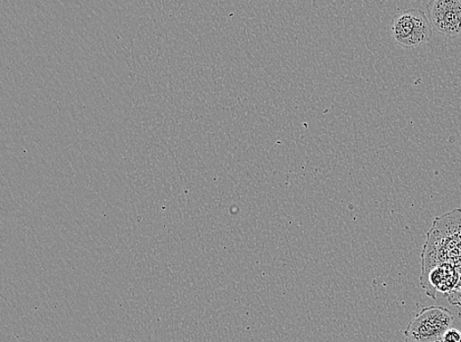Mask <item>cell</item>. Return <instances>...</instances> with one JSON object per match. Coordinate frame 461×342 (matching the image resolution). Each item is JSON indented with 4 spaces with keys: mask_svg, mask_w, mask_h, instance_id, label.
I'll return each instance as SVG.
<instances>
[{
    "mask_svg": "<svg viewBox=\"0 0 461 342\" xmlns=\"http://www.w3.org/2000/svg\"><path fill=\"white\" fill-rule=\"evenodd\" d=\"M458 315H459V318L461 319V308H458Z\"/></svg>",
    "mask_w": 461,
    "mask_h": 342,
    "instance_id": "52a82bcc",
    "label": "cell"
},
{
    "mask_svg": "<svg viewBox=\"0 0 461 342\" xmlns=\"http://www.w3.org/2000/svg\"><path fill=\"white\" fill-rule=\"evenodd\" d=\"M454 320L453 313L445 307H425L409 322L405 337L409 342H436L451 328Z\"/></svg>",
    "mask_w": 461,
    "mask_h": 342,
    "instance_id": "3957f363",
    "label": "cell"
},
{
    "mask_svg": "<svg viewBox=\"0 0 461 342\" xmlns=\"http://www.w3.org/2000/svg\"><path fill=\"white\" fill-rule=\"evenodd\" d=\"M391 34L399 46L412 49L431 41L433 28L424 12L408 9L393 17Z\"/></svg>",
    "mask_w": 461,
    "mask_h": 342,
    "instance_id": "7a4b0ae2",
    "label": "cell"
},
{
    "mask_svg": "<svg viewBox=\"0 0 461 342\" xmlns=\"http://www.w3.org/2000/svg\"><path fill=\"white\" fill-rule=\"evenodd\" d=\"M421 272L449 263L461 275V209L436 218L421 254Z\"/></svg>",
    "mask_w": 461,
    "mask_h": 342,
    "instance_id": "6da1fadb",
    "label": "cell"
},
{
    "mask_svg": "<svg viewBox=\"0 0 461 342\" xmlns=\"http://www.w3.org/2000/svg\"><path fill=\"white\" fill-rule=\"evenodd\" d=\"M436 342H461V330L450 328L446 334Z\"/></svg>",
    "mask_w": 461,
    "mask_h": 342,
    "instance_id": "8992f818",
    "label": "cell"
},
{
    "mask_svg": "<svg viewBox=\"0 0 461 342\" xmlns=\"http://www.w3.org/2000/svg\"><path fill=\"white\" fill-rule=\"evenodd\" d=\"M433 30L450 39L461 36V0H433L427 4Z\"/></svg>",
    "mask_w": 461,
    "mask_h": 342,
    "instance_id": "277c9868",
    "label": "cell"
},
{
    "mask_svg": "<svg viewBox=\"0 0 461 342\" xmlns=\"http://www.w3.org/2000/svg\"><path fill=\"white\" fill-rule=\"evenodd\" d=\"M460 273L453 264L443 263L421 272L420 282L429 297L436 299L438 291L446 296L453 290L459 280Z\"/></svg>",
    "mask_w": 461,
    "mask_h": 342,
    "instance_id": "5b68a950",
    "label": "cell"
}]
</instances>
